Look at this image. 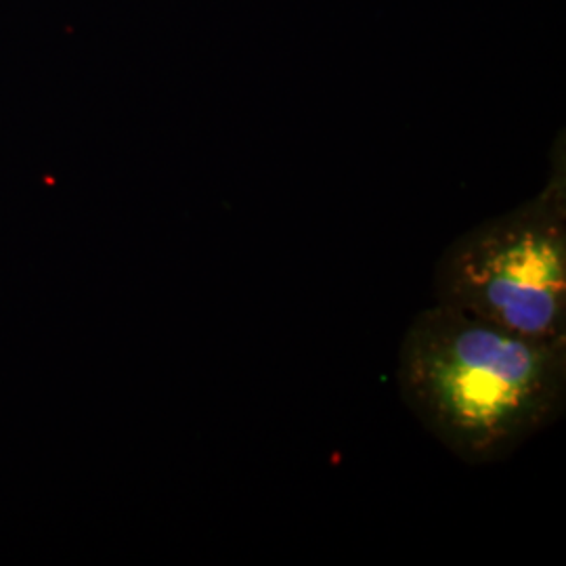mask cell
<instances>
[{
  "instance_id": "obj_1",
  "label": "cell",
  "mask_w": 566,
  "mask_h": 566,
  "mask_svg": "<svg viewBox=\"0 0 566 566\" xmlns=\"http://www.w3.org/2000/svg\"><path fill=\"white\" fill-rule=\"evenodd\" d=\"M397 382L416 420L465 464H495L554 424L566 401V340H535L432 304L405 334Z\"/></svg>"
},
{
  "instance_id": "obj_2",
  "label": "cell",
  "mask_w": 566,
  "mask_h": 566,
  "mask_svg": "<svg viewBox=\"0 0 566 566\" xmlns=\"http://www.w3.org/2000/svg\"><path fill=\"white\" fill-rule=\"evenodd\" d=\"M434 298L526 338L566 340L563 177L449 243L434 269Z\"/></svg>"
}]
</instances>
